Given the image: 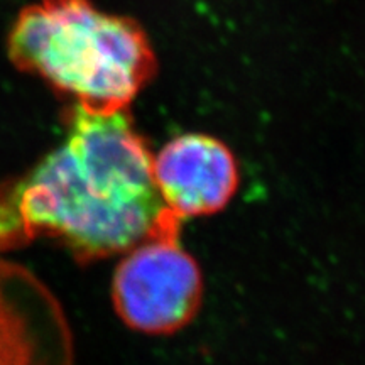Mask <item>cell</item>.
I'll return each mask as SVG.
<instances>
[{
	"instance_id": "cell-5",
	"label": "cell",
	"mask_w": 365,
	"mask_h": 365,
	"mask_svg": "<svg viewBox=\"0 0 365 365\" xmlns=\"http://www.w3.org/2000/svg\"><path fill=\"white\" fill-rule=\"evenodd\" d=\"M0 365H73L63 308L29 269L0 257Z\"/></svg>"
},
{
	"instance_id": "cell-2",
	"label": "cell",
	"mask_w": 365,
	"mask_h": 365,
	"mask_svg": "<svg viewBox=\"0 0 365 365\" xmlns=\"http://www.w3.org/2000/svg\"><path fill=\"white\" fill-rule=\"evenodd\" d=\"M7 53L17 70L91 113L127 110L158 71L139 22L91 0H39L22 9Z\"/></svg>"
},
{
	"instance_id": "cell-4",
	"label": "cell",
	"mask_w": 365,
	"mask_h": 365,
	"mask_svg": "<svg viewBox=\"0 0 365 365\" xmlns=\"http://www.w3.org/2000/svg\"><path fill=\"white\" fill-rule=\"evenodd\" d=\"M153 180L164 207L182 222L220 213L239 190L240 170L225 143L190 132L153 154Z\"/></svg>"
},
{
	"instance_id": "cell-3",
	"label": "cell",
	"mask_w": 365,
	"mask_h": 365,
	"mask_svg": "<svg viewBox=\"0 0 365 365\" xmlns=\"http://www.w3.org/2000/svg\"><path fill=\"white\" fill-rule=\"evenodd\" d=\"M203 272L182 247L180 228L159 232L120 255L110 284L117 317L144 335H173L203 304Z\"/></svg>"
},
{
	"instance_id": "cell-1",
	"label": "cell",
	"mask_w": 365,
	"mask_h": 365,
	"mask_svg": "<svg viewBox=\"0 0 365 365\" xmlns=\"http://www.w3.org/2000/svg\"><path fill=\"white\" fill-rule=\"evenodd\" d=\"M181 228L159 198L153 150L129 112L73 107L63 143L0 186V252L46 237L81 262Z\"/></svg>"
}]
</instances>
